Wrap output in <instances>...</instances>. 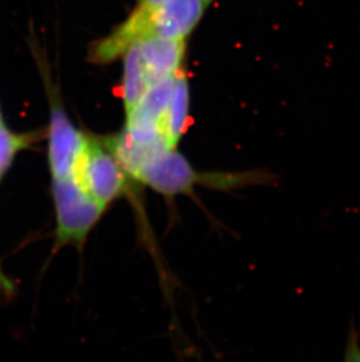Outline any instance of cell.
<instances>
[{
    "mask_svg": "<svg viewBox=\"0 0 360 362\" xmlns=\"http://www.w3.org/2000/svg\"><path fill=\"white\" fill-rule=\"evenodd\" d=\"M73 177L89 197L104 209L128 194L133 183L100 139L88 135Z\"/></svg>",
    "mask_w": 360,
    "mask_h": 362,
    "instance_id": "obj_1",
    "label": "cell"
},
{
    "mask_svg": "<svg viewBox=\"0 0 360 362\" xmlns=\"http://www.w3.org/2000/svg\"><path fill=\"white\" fill-rule=\"evenodd\" d=\"M56 218V247L83 245L107 209L85 194L74 178L52 181Z\"/></svg>",
    "mask_w": 360,
    "mask_h": 362,
    "instance_id": "obj_2",
    "label": "cell"
},
{
    "mask_svg": "<svg viewBox=\"0 0 360 362\" xmlns=\"http://www.w3.org/2000/svg\"><path fill=\"white\" fill-rule=\"evenodd\" d=\"M49 92L51 113L48 124V168L52 181L74 178L85 134L75 128L62 107L58 94Z\"/></svg>",
    "mask_w": 360,
    "mask_h": 362,
    "instance_id": "obj_3",
    "label": "cell"
},
{
    "mask_svg": "<svg viewBox=\"0 0 360 362\" xmlns=\"http://www.w3.org/2000/svg\"><path fill=\"white\" fill-rule=\"evenodd\" d=\"M208 6L205 0H165L152 11L138 8L143 16V40L186 39Z\"/></svg>",
    "mask_w": 360,
    "mask_h": 362,
    "instance_id": "obj_4",
    "label": "cell"
},
{
    "mask_svg": "<svg viewBox=\"0 0 360 362\" xmlns=\"http://www.w3.org/2000/svg\"><path fill=\"white\" fill-rule=\"evenodd\" d=\"M140 57L150 86L174 76L186 52L185 39L150 38L140 42Z\"/></svg>",
    "mask_w": 360,
    "mask_h": 362,
    "instance_id": "obj_5",
    "label": "cell"
},
{
    "mask_svg": "<svg viewBox=\"0 0 360 362\" xmlns=\"http://www.w3.org/2000/svg\"><path fill=\"white\" fill-rule=\"evenodd\" d=\"M174 76L153 83L146 90L140 103L126 114V128L158 130L163 133L164 117L172 95Z\"/></svg>",
    "mask_w": 360,
    "mask_h": 362,
    "instance_id": "obj_6",
    "label": "cell"
},
{
    "mask_svg": "<svg viewBox=\"0 0 360 362\" xmlns=\"http://www.w3.org/2000/svg\"><path fill=\"white\" fill-rule=\"evenodd\" d=\"M190 115V85L186 73L179 69L174 76L170 103L164 117L163 134L167 147L177 149L188 127Z\"/></svg>",
    "mask_w": 360,
    "mask_h": 362,
    "instance_id": "obj_7",
    "label": "cell"
},
{
    "mask_svg": "<svg viewBox=\"0 0 360 362\" xmlns=\"http://www.w3.org/2000/svg\"><path fill=\"white\" fill-rule=\"evenodd\" d=\"M145 67L140 57V42L133 45L124 54L122 98L126 113L129 114L150 88Z\"/></svg>",
    "mask_w": 360,
    "mask_h": 362,
    "instance_id": "obj_8",
    "label": "cell"
},
{
    "mask_svg": "<svg viewBox=\"0 0 360 362\" xmlns=\"http://www.w3.org/2000/svg\"><path fill=\"white\" fill-rule=\"evenodd\" d=\"M37 135L31 134H18L7 129L5 124L0 127V170L1 173L11 167L14 158L25 148L30 147Z\"/></svg>",
    "mask_w": 360,
    "mask_h": 362,
    "instance_id": "obj_9",
    "label": "cell"
},
{
    "mask_svg": "<svg viewBox=\"0 0 360 362\" xmlns=\"http://www.w3.org/2000/svg\"><path fill=\"white\" fill-rule=\"evenodd\" d=\"M342 362H360L359 334L352 326L347 337V347Z\"/></svg>",
    "mask_w": 360,
    "mask_h": 362,
    "instance_id": "obj_10",
    "label": "cell"
},
{
    "mask_svg": "<svg viewBox=\"0 0 360 362\" xmlns=\"http://www.w3.org/2000/svg\"><path fill=\"white\" fill-rule=\"evenodd\" d=\"M165 0H138L137 8L143 11H152L156 7L160 6V4H163Z\"/></svg>",
    "mask_w": 360,
    "mask_h": 362,
    "instance_id": "obj_11",
    "label": "cell"
},
{
    "mask_svg": "<svg viewBox=\"0 0 360 362\" xmlns=\"http://www.w3.org/2000/svg\"><path fill=\"white\" fill-rule=\"evenodd\" d=\"M0 290L4 293H11L12 290H13V286H12V283L8 281V278L3 274V271L0 270Z\"/></svg>",
    "mask_w": 360,
    "mask_h": 362,
    "instance_id": "obj_12",
    "label": "cell"
},
{
    "mask_svg": "<svg viewBox=\"0 0 360 362\" xmlns=\"http://www.w3.org/2000/svg\"><path fill=\"white\" fill-rule=\"evenodd\" d=\"M3 117H1V110H0V127L3 126Z\"/></svg>",
    "mask_w": 360,
    "mask_h": 362,
    "instance_id": "obj_13",
    "label": "cell"
},
{
    "mask_svg": "<svg viewBox=\"0 0 360 362\" xmlns=\"http://www.w3.org/2000/svg\"><path fill=\"white\" fill-rule=\"evenodd\" d=\"M212 1H213V0H205V3L208 4V5H210V4L212 3Z\"/></svg>",
    "mask_w": 360,
    "mask_h": 362,
    "instance_id": "obj_14",
    "label": "cell"
},
{
    "mask_svg": "<svg viewBox=\"0 0 360 362\" xmlns=\"http://www.w3.org/2000/svg\"><path fill=\"white\" fill-rule=\"evenodd\" d=\"M3 173H1V170H0V178H1V176H3Z\"/></svg>",
    "mask_w": 360,
    "mask_h": 362,
    "instance_id": "obj_15",
    "label": "cell"
}]
</instances>
